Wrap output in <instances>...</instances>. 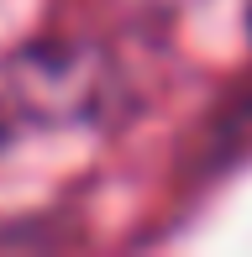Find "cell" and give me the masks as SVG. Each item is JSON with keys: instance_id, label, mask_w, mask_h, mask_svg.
<instances>
[{"instance_id": "obj_1", "label": "cell", "mask_w": 252, "mask_h": 257, "mask_svg": "<svg viewBox=\"0 0 252 257\" xmlns=\"http://www.w3.org/2000/svg\"><path fill=\"white\" fill-rule=\"evenodd\" d=\"M116 100V68L89 42H32L0 53V147L89 126Z\"/></svg>"}]
</instances>
